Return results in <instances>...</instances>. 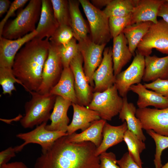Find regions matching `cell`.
<instances>
[{
	"mask_svg": "<svg viewBox=\"0 0 168 168\" xmlns=\"http://www.w3.org/2000/svg\"><path fill=\"white\" fill-rule=\"evenodd\" d=\"M67 136L58 139L42 152L34 168H100L99 157L96 155L97 147L93 143L71 142Z\"/></svg>",
	"mask_w": 168,
	"mask_h": 168,
	"instance_id": "cell-1",
	"label": "cell"
},
{
	"mask_svg": "<svg viewBox=\"0 0 168 168\" xmlns=\"http://www.w3.org/2000/svg\"><path fill=\"white\" fill-rule=\"evenodd\" d=\"M49 46V39L35 37L26 43L15 56L12 67L13 74L30 92H37L41 85Z\"/></svg>",
	"mask_w": 168,
	"mask_h": 168,
	"instance_id": "cell-2",
	"label": "cell"
},
{
	"mask_svg": "<svg viewBox=\"0 0 168 168\" xmlns=\"http://www.w3.org/2000/svg\"><path fill=\"white\" fill-rule=\"evenodd\" d=\"M41 7V0H30L14 19L6 23L2 37L16 40L35 30V24L39 20Z\"/></svg>",
	"mask_w": 168,
	"mask_h": 168,
	"instance_id": "cell-3",
	"label": "cell"
},
{
	"mask_svg": "<svg viewBox=\"0 0 168 168\" xmlns=\"http://www.w3.org/2000/svg\"><path fill=\"white\" fill-rule=\"evenodd\" d=\"M31 99L25 105V114L20 123L24 128H33L50 119L56 96L50 93L44 94L30 92Z\"/></svg>",
	"mask_w": 168,
	"mask_h": 168,
	"instance_id": "cell-4",
	"label": "cell"
},
{
	"mask_svg": "<svg viewBox=\"0 0 168 168\" xmlns=\"http://www.w3.org/2000/svg\"><path fill=\"white\" fill-rule=\"evenodd\" d=\"M89 22L90 39L98 44H107L112 38L109 26V17L87 0H79Z\"/></svg>",
	"mask_w": 168,
	"mask_h": 168,
	"instance_id": "cell-5",
	"label": "cell"
},
{
	"mask_svg": "<svg viewBox=\"0 0 168 168\" xmlns=\"http://www.w3.org/2000/svg\"><path fill=\"white\" fill-rule=\"evenodd\" d=\"M118 93L115 84L102 92H94L87 108L97 112L101 119L111 121L123 105V98Z\"/></svg>",
	"mask_w": 168,
	"mask_h": 168,
	"instance_id": "cell-6",
	"label": "cell"
},
{
	"mask_svg": "<svg viewBox=\"0 0 168 168\" xmlns=\"http://www.w3.org/2000/svg\"><path fill=\"white\" fill-rule=\"evenodd\" d=\"M153 49L168 54V24L162 19L152 24L136 51L145 57L150 55Z\"/></svg>",
	"mask_w": 168,
	"mask_h": 168,
	"instance_id": "cell-7",
	"label": "cell"
},
{
	"mask_svg": "<svg viewBox=\"0 0 168 168\" xmlns=\"http://www.w3.org/2000/svg\"><path fill=\"white\" fill-rule=\"evenodd\" d=\"M63 69L58 47L50 42L48 56L43 70L42 82L37 92L42 94L49 93L58 81Z\"/></svg>",
	"mask_w": 168,
	"mask_h": 168,
	"instance_id": "cell-8",
	"label": "cell"
},
{
	"mask_svg": "<svg viewBox=\"0 0 168 168\" xmlns=\"http://www.w3.org/2000/svg\"><path fill=\"white\" fill-rule=\"evenodd\" d=\"M135 53L136 55L129 66L115 76L114 84L119 95L123 98L127 96L132 85L140 83L143 76L145 57L136 51Z\"/></svg>",
	"mask_w": 168,
	"mask_h": 168,
	"instance_id": "cell-9",
	"label": "cell"
},
{
	"mask_svg": "<svg viewBox=\"0 0 168 168\" xmlns=\"http://www.w3.org/2000/svg\"><path fill=\"white\" fill-rule=\"evenodd\" d=\"M47 123H43L30 132L17 134L16 137L24 141L22 144L16 146L17 152H21L25 146L31 143L40 145L42 152H44L49 149L58 139L68 135L66 133L47 130L46 128Z\"/></svg>",
	"mask_w": 168,
	"mask_h": 168,
	"instance_id": "cell-10",
	"label": "cell"
},
{
	"mask_svg": "<svg viewBox=\"0 0 168 168\" xmlns=\"http://www.w3.org/2000/svg\"><path fill=\"white\" fill-rule=\"evenodd\" d=\"M82 56L79 52L72 59L70 67L73 74L75 91L80 105L87 107L92 99L94 88L90 84L85 74Z\"/></svg>",
	"mask_w": 168,
	"mask_h": 168,
	"instance_id": "cell-11",
	"label": "cell"
},
{
	"mask_svg": "<svg viewBox=\"0 0 168 168\" xmlns=\"http://www.w3.org/2000/svg\"><path fill=\"white\" fill-rule=\"evenodd\" d=\"M136 116L140 120L142 129L152 130L158 134L168 136V107L138 108Z\"/></svg>",
	"mask_w": 168,
	"mask_h": 168,
	"instance_id": "cell-12",
	"label": "cell"
},
{
	"mask_svg": "<svg viewBox=\"0 0 168 168\" xmlns=\"http://www.w3.org/2000/svg\"><path fill=\"white\" fill-rule=\"evenodd\" d=\"M83 58L84 70L90 85L94 88L93 74L101 62L102 54L106 44H98L91 40L78 42Z\"/></svg>",
	"mask_w": 168,
	"mask_h": 168,
	"instance_id": "cell-13",
	"label": "cell"
},
{
	"mask_svg": "<svg viewBox=\"0 0 168 168\" xmlns=\"http://www.w3.org/2000/svg\"><path fill=\"white\" fill-rule=\"evenodd\" d=\"M103 57L100 64L94 72L93 80L94 84V92H102L114 84L115 76L114 74L112 57V48L104 49Z\"/></svg>",
	"mask_w": 168,
	"mask_h": 168,
	"instance_id": "cell-14",
	"label": "cell"
},
{
	"mask_svg": "<svg viewBox=\"0 0 168 168\" xmlns=\"http://www.w3.org/2000/svg\"><path fill=\"white\" fill-rule=\"evenodd\" d=\"M37 34L35 30L23 37L11 40L0 38V68L12 69L14 59L21 48L35 38Z\"/></svg>",
	"mask_w": 168,
	"mask_h": 168,
	"instance_id": "cell-15",
	"label": "cell"
},
{
	"mask_svg": "<svg viewBox=\"0 0 168 168\" xmlns=\"http://www.w3.org/2000/svg\"><path fill=\"white\" fill-rule=\"evenodd\" d=\"M165 0H137L131 13V24L151 22L156 23L159 8Z\"/></svg>",
	"mask_w": 168,
	"mask_h": 168,
	"instance_id": "cell-16",
	"label": "cell"
},
{
	"mask_svg": "<svg viewBox=\"0 0 168 168\" xmlns=\"http://www.w3.org/2000/svg\"><path fill=\"white\" fill-rule=\"evenodd\" d=\"M72 103L63 97L56 96L53 110L51 114V123L46 128L51 131L67 133L69 119L67 115L69 107Z\"/></svg>",
	"mask_w": 168,
	"mask_h": 168,
	"instance_id": "cell-17",
	"label": "cell"
},
{
	"mask_svg": "<svg viewBox=\"0 0 168 168\" xmlns=\"http://www.w3.org/2000/svg\"><path fill=\"white\" fill-rule=\"evenodd\" d=\"M73 115L68 125L67 133L70 135L77 130L82 132L88 128L94 121L101 119L99 114L92 110L77 104L72 103Z\"/></svg>",
	"mask_w": 168,
	"mask_h": 168,
	"instance_id": "cell-18",
	"label": "cell"
},
{
	"mask_svg": "<svg viewBox=\"0 0 168 168\" xmlns=\"http://www.w3.org/2000/svg\"><path fill=\"white\" fill-rule=\"evenodd\" d=\"M41 1L40 18L36 29L37 34L35 37L49 39L59 25L55 18L51 0Z\"/></svg>",
	"mask_w": 168,
	"mask_h": 168,
	"instance_id": "cell-19",
	"label": "cell"
},
{
	"mask_svg": "<svg viewBox=\"0 0 168 168\" xmlns=\"http://www.w3.org/2000/svg\"><path fill=\"white\" fill-rule=\"evenodd\" d=\"M138 96L137 105L138 108L143 109L152 106L157 109L168 107V99L156 93L148 90L140 83L132 85L129 88Z\"/></svg>",
	"mask_w": 168,
	"mask_h": 168,
	"instance_id": "cell-20",
	"label": "cell"
},
{
	"mask_svg": "<svg viewBox=\"0 0 168 168\" xmlns=\"http://www.w3.org/2000/svg\"><path fill=\"white\" fill-rule=\"evenodd\" d=\"M144 82H153L158 79H168V55L158 57L153 55L145 57Z\"/></svg>",
	"mask_w": 168,
	"mask_h": 168,
	"instance_id": "cell-21",
	"label": "cell"
},
{
	"mask_svg": "<svg viewBox=\"0 0 168 168\" xmlns=\"http://www.w3.org/2000/svg\"><path fill=\"white\" fill-rule=\"evenodd\" d=\"M128 45L127 40L123 33L113 38L112 57L115 76L121 71L133 56Z\"/></svg>",
	"mask_w": 168,
	"mask_h": 168,
	"instance_id": "cell-22",
	"label": "cell"
},
{
	"mask_svg": "<svg viewBox=\"0 0 168 168\" xmlns=\"http://www.w3.org/2000/svg\"><path fill=\"white\" fill-rule=\"evenodd\" d=\"M128 129L125 121L117 126L112 125L106 122L103 129L102 140L100 146L96 148V155L99 156L110 147L122 142L124 141L125 133Z\"/></svg>",
	"mask_w": 168,
	"mask_h": 168,
	"instance_id": "cell-23",
	"label": "cell"
},
{
	"mask_svg": "<svg viewBox=\"0 0 168 168\" xmlns=\"http://www.w3.org/2000/svg\"><path fill=\"white\" fill-rule=\"evenodd\" d=\"M50 94L60 96L72 103L78 104L74 85V77L70 67L63 68L60 77Z\"/></svg>",
	"mask_w": 168,
	"mask_h": 168,
	"instance_id": "cell-24",
	"label": "cell"
},
{
	"mask_svg": "<svg viewBox=\"0 0 168 168\" xmlns=\"http://www.w3.org/2000/svg\"><path fill=\"white\" fill-rule=\"evenodd\" d=\"M123 104L119 113V119L125 121L128 129L135 134L140 140L144 142L146 139L144 135L142 124L136 116L137 109L133 103L128 102L127 96L123 98Z\"/></svg>",
	"mask_w": 168,
	"mask_h": 168,
	"instance_id": "cell-25",
	"label": "cell"
},
{
	"mask_svg": "<svg viewBox=\"0 0 168 168\" xmlns=\"http://www.w3.org/2000/svg\"><path fill=\"white\" fill-rule=\"evenodd\" d=\"M68 1L71 27L74 33V38L78 42L86 40L89 38L88 36L89 30L81 12L79 1L69 0Z\"/></svg>",
	"mask_w": 168,
	"mask_h": 168,
	"instance_id": "cell-26",
	"label": "cell"
},
{
	"mask_svg": "<svg viewBox=\"0 0 168 168\" xmlns=\"http://www.w3.org/2000/svg\"><path fill=\"white\" fill-rule=\"evenodd\" d=\"M106 121L102 119L93 122L88 128L79 133L75 132L67 136L68 140L71 142H89L98 147L103 138L102 131Z\"/></svg>",
	"mask_w": 168,
	"mask_h": 168,
	"instance_id": "cell-27",
	"label": "cell"
},
{
	"mask_svg": "<svg viewBox=\"0 0 168 168\" xmlns=\"http://www.w3.org/2000/svg\"><path fill=\"white\" fill-rule=\"evenodd\" d=\"M152 23L151 22L136 23L128 26L123 30L129 49L133 56L135 55L138 44Z\"/></svg>",
	"mask_w": 168,
	"mask_h": 168,
	"instance_id": "cell-28",
	"label": "cell"
},
{
	"mask_svg": "<svg viewBox=\"0 0 168 168\" xmlns=\"http://www.w3.org/2000/svg\"><path fill=\"white\" fill-rule=\"evenodd\" d=\"M137 0H111L103 12L108 17H125L131 14Z\"/></svg>",
	"mask_w": 168,
	"mask_h": 168,
	"instance_id": "cell-29",
	"label": "cell"
},
{
	"mask_svg": "<svg viewBox=\"0 0 168 168\" xmlns=\"http://www.w3.org/2000/svg\"><path fill=\"white\" fill-rule=\"evenodd\" d=\"M124 141L127 146L128 152L130 157L139 167L142 168V162L140 154L146 148L144 142L128 129L125 133Z\"/></svg>",
	"mask_w": 168,
	"mask_h": 168,
	"instance_id": "cell-30",
	"label": "cell"
},
{
	"mask_svg": "<svg viewBox=\"0 0 168 168\" xmlns=\"http://www.w3.org/2000/svg\"><path fill=\"white\" fill-rule=\"evenodd\" d=\"M50 0L55 18L59 25L71 26L68 0Z\"/></svg>",
	"mask_w": 168,
	"mask_h": 168,
	"instance_id": "cell-31",
	"label": "cell"
},
{
	"mask_svg": "<svg viewBox=\"0 0 168 168\" xmlns=\"http://www.w3.org/2000/svg\"><path fill=\"white\" fill-rule=\"evenodd\" d=\"M58 47L63 68L70 67L71 61L80 52L77 40L73 37L67 43Z\"/></svg>",
	"mask_w": 168,
	"mask_h": 168,
	"instance_id": "cell-32",
	"label": "cell"
},
{
	"mask_svg": "<svg viewBox=\"0 0 168 168\" xmlns=\"http://www.w3.org/2000/svg\"><path fill=\"white\" fill-rule=\"evenodd\" d=\"M147 134L153 139L156 145V152L154 163L155 168L162 166L161 156L162 152L168 148V136L158 134L152 130L146 131Z\"/></svg>",
	"mask_w": 168,
	"mask_h": 168,
	"instance_id": "cell-33",
	"label": "cell"
},
{
	"mask_svg": "<svg viewBox=\"0 0 168 168\" xmlns=\"http://www.w3.org/2000/svg\"><path fill=\"white\" fill-rule=\"evenodd\" d=\"M16 82L21 84L20 82L14 75L12 69L0 68V84L3 94L11 96L13 91H16L14 84Z\"/></svg>",
	"mask_w": 168,
	"mask_h": 168,
	"instance_id": "cell-34",
	"label": "cell"
},
{
	"mask_svg": "<svg viewBox=\"0 0 168 168\" xmlns=\"http://www.w3.org/2000/svg\"><path fill=\"white\" fill-rule=\"evenodd\" d=\"M73 37L74 33L71 26L61 25L59 26L49 40L52 43L59 46L67 43Z\"/></svg>",
	"mask_w": 168,
	"mask_h": 168,
	"instance_id": "cell-35",
	"label": "cell"
},
{
	"mask_svg": "<svg viewBox=\"0 0 168 168\" xmlns=\"http://www.w3.org/2000/svg\"><path fill=\"white\" fill-rule=\"evenodd\" d=\"M109 26L112 38L122 33L128 26L131 24V14L125 17H111L109 18Z\"/></svg>",
	"mask_w": 168,
	"mask_h": 168,
	"instance_id": "cell-36",
	"label": "cell"
},
{
	"mask_svg": "<svg viewBox=\"0 0 168 168\" xmlns=\"http://www.w3.org/2000/svg\"><path fill=\"white\" fill-rule=\"evenodd\" d=\"M143 85L147 89H151L168 99V79L159 78Z\"/></svg>",
	"mask_w": 168,
	"mask_h": 168,
	"instance_id": "cell-37",
	"label": "cell"
},
{
	"mask_svg": "<svg viewBox=\"0 0 168 168\" xmlns=\"http://www.w3.org/2000/svg\"><path fill=\"white\" fill-rule=\"evenodd\" d=\"M28 1V0H15L11 3L6 15L0 22V38L2 37L3 29L9 18L14 15L17 9L24 6Z\"/></svg>",
	"mask_w": 168,
	"mask_h": 168,
	"instance_id": "cell-38",
	"label": "cell"
},
{
	"mask_svg": "<svg viewBox=\"0 0 168 168\" xmlns=\"http://www.w3.org/2000/svg\"><path fill=\"white\" fill-rule=\"evenodd\" d=\"M100 168H120L117 165L115 155L113 152H105L99 156Z\"/></svg>",
	"mask_w": 168,
	"mask_h": 168,
	"instance_id": "cell-39",
	"label": "cell"
},
{
	"mask_svg": "<svg viewBox=\"0 0 168 168\" xmlns=\"http://www.w3.org/2000/svg\"><path fill=\"white\" fill-rule=\"evenodd\" d=\"M117 163L120 168H142L133 160L128 152L124 154L120 159L117 160Z\"/></svg>",
	"mask_w": 168,
	"mask_h": 168,
	"instance_id": "cell-40",
	"label": "cell"
},
{
	"mask_svg": "<svg viewBox=\"0 0 168 168\" xmlns=\"http://www.w3.org/2000/svg\"><path fill=\"white\" fill-rule=\"evenodd\" d=\"M17 153L16 147H9L0 152V166L8 163L12 157L16 156Z\"/></svg>",
	"mask_w": 168,
	"mask_h": 168,
	"instance_id": "cell-41",
	"label": "cell"
},
{
	"mask_svg": "<svg viewBox=\"0 0 168 168\" xmlns=\"http://www.w3.org/2000/svg\"><path fill=\"white\" fill-rule=\"evenodd\" d=\"M158 16L161 17L168 24V2L166 0H165L159 8Z\"/></svg>",
	"mask_w": 168,
	"mask_h": 168,
	"instance_id": "cell-42",
	"label": "cell"
},
{
	"mask_svg": "<svg viewBox=\"0 0 168 168\" xmlns=\"http://www.w3.org/2000/svg\"><path fill=\"white\" fill-rule=\"evenodd\" d=\"M0 168H29L21 161H16L7 163L0 166Z\"/></svg>",
	"mask_w": 168,
	"mask_h": 168,
	"instance_id": "cell-43",
	"label": "cell"
},
{
	"mask_svg": "<svg viewBox=\"0 0 168 168\" xmlns=\"http://www.w3.org/2000/svg\"><path fill=\"white\" fill-rule=\"evenodd\" d=\"M11 4L8 0H0V17L8 11Z\"/></svg>",
	"mask_w": 168,
	"mask_h": 168,
	"instance_id": "cell-44",
	"label": "cell"
},
{
	"mask_svg": "<svg viewBox=\"0 0 168 168\" xmlns=\"http://www.w3.org/2000/svg\"><path fill=\"white\" fill-rule=\"evenodd\" d=\"M111 0H91V3L96 7L100 9L103 7L106 6Z\"/></svg>",
	"mask_w": 168,
	"mask_h": 168,
	"instance_id": "cell-45",
	"label": "cell"
},
{
	"mask_svg": "<svg viewBox=\"0 0 168 168\" xmlns=\"http://www.w3.org/2000/svg\"><path fill=\"white\" fill-rule=\"evenodd\" d=\"M161 168H168V161L165 165L163 166Z\"/></svg>",
	"mask_w": 168,
	"mask_h": 168,
	"instance_id": "cell-46",
	"label": "cell"
},
{
	"mask_svg": "<svg viewBox=\"0 0 168 168\" xmlns=\"http://www.w3.org/2000/svg\"><path fill=\"white\" fill-rule=\"evenodd\" d=\"M166 0V1L167 2H168V0Z\"/></svg>",
	"mask_w": 168,
	"mask_h": 168,
	"instance_id": "cell-47",
	"label": "cell"
}]
</instances>
